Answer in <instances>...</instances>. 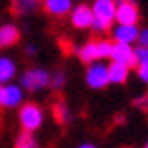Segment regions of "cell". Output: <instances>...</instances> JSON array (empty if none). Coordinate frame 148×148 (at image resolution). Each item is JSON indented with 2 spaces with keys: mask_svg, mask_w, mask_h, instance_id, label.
Returning a JSON list of instances; mask_svg holds the SVG:
<instances>
[{
  "mask_svg": "<svg viewBox=\"0 0 148 148\" xmlns=\"http://www.w3.org/2000/svg\"><path fill=\"white\" fill-rule=\"evenodd\" d=\"M144 148H148V142H146V146H144Z\"/></svg>",
  "mask_w": 148,
  "mask_h": 148,
  "instance_id": "cell-26",
  "label": "cell"
},
{
  "mask_svg": "<svg viewBox=\"0 0 148 148\" xmlns=\"http://www.w3.org/2000/svg\"><path fill=\"white\" fill-rule=\"evenodd\" d=\"M134 57H136V63H146L148 61V47H136L134 49Z\"/></svg>",
  "mask_w": 148,
  "mask_h": 148,
  "instance_id": "cell-20",
  "label": "cell"
},
{
  "mask_svg": "<svg viewBox=\"0 0 148 148\" xmlns=\"http://www.w3.org/2000/svg\"><path fill=\"white\" fill-rule=\"evenodd\" d=\"M113 36H114V40H116V44L130 46L134 40H138V28L136 26H116Z\"/></svg>",
  "mask_w": 148,
  "mask_h": 148,
  "instance_id": "cell-8",
  "label": "cell"
},
{
  "mask_svg": "<svg viewBox=\"0 0 148 148\" xmlns=\"http://www.w3.org/2000/svg\"><path fill=\"white\" fill-rule=\"evenodd\" d=\"M16 73V65L14 61H10L8 57H0V83L10 81Z\"/></svg>",
  "mask_w": 148,
  "mask_h": 148,
  "instance_id": "cell-16",
  "label": "cell"
},
{
  "mask_svg": "<svg viewBox=\"0 0 148 148\" xmlns=\"http://www.w3.org/2000/svg\"><path fill=\"white\" fill-rule=\"evenodd\" d=\"M79 59L83 63H89V65L95 63L97 59H101V56H99V44L97 42H87L79 49Z\"/></svg>",
  "mask_w": 148,
  "mask_h": 148,
  "instance_id": "cell-12",
  "label": "cell"
},
{
  "mask_svg": "<svg viewBox=\"0 0 148 148\" xmlns=\"http://www.w3.org/2000/svg\"><path fill=\"white\" fill-rule=\"evenodd\" d=\"M71 24H73L75 28H79V30H83V28H91L93 26V12H91V8L85 6V4L77 6L75 10L71 12Z\"/></svg>",
  "mask_w": 148,
  "mask_h": 148,
  "instance_id": "cell-7",
  "label": "cell"
},
{
  "mask_svg": "<svg viewBox=\"0 0 148 148\" xmlns=\"http://www.w3.org/2000/svg\"><path fill=\"white\" fill-rule=\"evenodd\" d=\"M42 0H12V12L16 16H22V14H32L40 8Z\"/></svg>",
  "mask_w": 148,
  "mask_h": 148,
  "instance_id": "cell-11",
  "label": "cell"
},
{
  "mask_svg": "<svg viewBox=\"0 0 148 148\" xmlns=\"http://www.w3.org/2000/svg\"><path fill=\"white\" fill-rule=\"evenodd\" d=\"M138 42H140L142 47H148V28L142 30V32H138Z\"/></svg>",
  "mask_w": 148,
  "mask_h": 148,
  "instance_id": "cell-23",
  "label": "cell"
},
{
  "mask_svg": "<svg viewBox=\"0 0 148 148\" xmlns=\"http://www.w3.org/2000/svg\"><path fill=\"white\" fill-rule=\"evenodd\" d=\"M14 148H40L38 146V142H36V138L32 132H24L16 138V144H14Z\"/></svg>",
  "mask_w": 148,
  "mask_h": 148,
  "instance_id": "cell-17",
  "label": "cell"
},
{
  "mask_svg": "<svg viewBox=\"0 0 148 148\" xmlns=\"http://www.w3.org/2000/svg\"><path fill=\"white\" fill-rule=\"evenodd\" d=\"M44 123V113L36 103H26L20 109V125H22L24 132H34L38 130Z\"/></svg>",
  "mask_w": 148,
  "mask_h": 148,
  "instance_id": "cell-2",
  "label": "cell"
},
{
  "mask_svg": "<svg viewBox=\"0 0 148 148\" xmlns=\"http://www.w3.org/2000/svg\"><path fill=\"white\" fill-rule=\"evenodd\" d=\"M49 83L53 85V89H61L63 83H65V75H63V71H56V75L49 77Z\"/></svg>",
  "mask_w": 148,
  "mask_h": 148,
  "instance_id": "cell-18",
  "label": "cell"
},
{
  "mask_svg": "<svg viewBox=\"0 0 148 148\" xmlns=\"http://www.w3.org/2000/svg\"><path fill=\"white\" fill-rule=\"evenodd\" d=\"M47 83H49V73L46 69H30L22 77V85L28 91H38V89L46 87Z\"/></svg>",
  "mask_w": 148,
  "mask_h": 148,
  "instance_id": "cell-5",
  "label": "cell"
},
{
  "mask_svg": "<svg viewBox=\"0 0 148 148\" xmlns=\"http://www.w3.org/2000/svg\"><path fill=\"white\" fill-rule=\"evenodd\" d=\"M111 59H113L114 63H121V65H125V67H136V57H134V49L130 46H126V44H116L114 42L113 46H111Z\"/></svg>",
  "mask_w": 148,
  "mask_h": 148,
  "instance_id": "cell-4",
  "label": "cell"
},
{
  "mask_svg": "<svg viewBox=\"0 0 148 148\" xmlns=\"http://www.w3.org/2000/svg\"><path fill=\"white\" fill-rule=\"evenodd\" d=\"M44 10L56 18H61L71 10V0H44Z\"/></svg>",
  "mask_w": 148,
  "mask_h": 148,
  "instance_id": "cell-9",
  "label": "cell"
},
{
  "mask_svg": "<svg viewBox=\"0 0 148 148\" xmlns=\"http://www.w3.org/2000/svg\"><path fill=\"white\" fill-rule=\"evenodd\" d=\"M99 44V56H101V59L103 57H111V42H107V40H101V42H97Z\"/></svg>",
  "mask_w": 148,
  "mask_h": 148,
  "instance_id": "cell-19",
  "label": "cell"
},
{
  "mask_svg": "<svg viewBox=\"0 0 148 148\" xmlns=\"http://www.w3.org/2000/svg\"><path fill=\"white\" fill-rule=\"evenodd\" d=\"M22 101V91L20 87H14V85H8L4 87V107H16Z\"/></svg>",
  "mask_w": 148,
  "mask_h": 148,
  "instance_id": "cell-15",
  "label": "cell"
},
{
  "mask_svg": "<svg viewBox=\"0 0 148 148\" xmlns=\"http://www.w3.org/2000/svg\"><path fill=\"white\" fill-rule=\"evenodd\" d=\"M114 10H116V2L114 0H95L93 4V26L97 32H105L111 28V22L114 20Z\"/></svg>",
  "mask_w": 148,
  "mask_h": 148,
  "instance_id": "cell-1",
  "label": "cell"
},
{
  "mask_svg": "<svg viewBox=\"0 0 148 148\" xmlns=\"http://www.w3.org/2000/svg\"><path fill=\"white\" fill-rule=\"evenodd\" d=\"M138 77L144 83H148V61L146 63H138Z\"/></svg>",
  "mask_w": 148,
  "mask_h": 148,
  "instance_id": "cell-22",
  "label": "cell"
},
{
  "mask_svg": "<svg viewBox=\"0 0 148 148\" xmlns=\"http://www.w3.org/2000/svg\"><path fill=\"white\" fill-rule=\"evenodd\" d=\"M107 73H109V83H125L128 79V67L125 65H121V63H111L109 67H107Z\"/></svg>",
  "mask_w": 148,
  "mask_h": 148,
  "instance_id": "cell-13",
  "label": "cell"
},
{
  "mask_svg": "<svg viewBox=\"0 0 148 148\" xmlns=\"http://www.w3.org/2000/svg\"><path fill=\"white\" fill-rule=\"evenodd\" d=\"M79 148H97V146H95V144H89V142H85V144H81Z\"/></svg>",
  "mask_w": 148,
  "mask_h": 148,
  "instance_id": "cell-25",
  "label": "cell"
},
{
  "mask_svg": "<svg viewBox=\"0 0 148 148\" xmlns=\"http://www.w3.org/2000/svg\"><path fill=\"white\" fill-rule=\"evenodd\" d=\"M18 40H20V30L16 26L8 24V26L0 28V47H10L18 44Z\"/></svg>",
  "mask_w": 148,
  "mask_h": 148,
  "instance_id": "cell-10",
  "label": "cell"
},
{
  "mask_svg": "<svg viewBox=\"0 0 148 148\" xmlns=\"http://www.w3.org/2000/svg\"><path fill=\"white\" fill-rule=\"evenodd\" d=\"M134 107L140 109V111H144V113H148V93L142 95V97H138V99H134Z\"/></svg>",
  "mask_w": 148,
  "mask_h": 148,
  "instance_id": "cell-21",
  "label": "cell"
},
{
  "mask_svg": "<svg viewBox=\"0 0 148 148\" xmlns=\"http://www.w3.org/2000/svg\"><path fill=\"white\" fill-rule=\"evenodd\" d=\"M0 107H4V87L0 85Z\"/></svg>",
  "mask_w": 148,
  "mask_h": 148,
  "instance_id": "cell-24",
  "label": "cell"
},
{
  "mask_svg": "<svg viewBox=\"0 0 148 148\" xmlns=\"http://www.w3.org/2000/svg\"><path fill=\"white\" fill-rule=\"evenodd\" d=\"M51 113H53V119H56L59 125H67L69 119H71V114H69V109H67V105H65V101H63V99H57V101L53 103V107H51Z\"/></svg>",
  "mask_w": 148,
  "mask_h": 148,
  "instance_id": "cell-14",
  "label": "cell"
},
{
  "mask_svg": "<svg viewBox=\"0 0 148 148\" xmlns=\"http://www.w3.org/2000/svg\"><path fill=\"white\" fill-rule=\"evenodd\" d=\"M87 85L93 89H103L109 85V73H107V65L103 63H91L87 69Z\"/></svg>",
  "mask_w": 148,
  "mask_h": 148,
  "instance_id": "cell-6",
  "label": "cell"
},
{
  "mask_svg": "<svg viewBox=\"0 0 148 148\" xmlns=\"http://www.w3.org/2000/svg\"><path fill=\"white\" fill-rule=\"evenodd\" d=\"M114 20L119 26H136L138 22V8L130 0H119L116 10H114Z\"/></svg>",
  "mask_w": 148,
  "mask_h": 148,
  "instance_id": "cell-3",
  "label": "cell"
}]
</instances>
